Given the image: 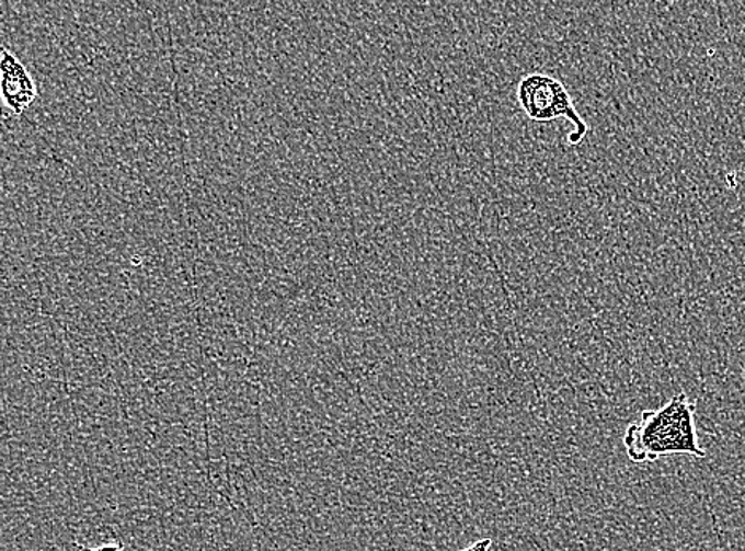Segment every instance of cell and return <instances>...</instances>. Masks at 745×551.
<instances>
[{
  "instance_id": "6da1fadb",
  "label": "cell",
  "mask_w": 745,
  "mask_h": 551,
  "mask_svg": "<svg viewBox=\"0 0 745 551\" xmlns=\"http://www.w3.org/2000/svg\"><path fill=\"white\" fill-rule=\"evenodd\" d=\"M695 410V402L683 393L674 395L663 407L642 412L641 418L624 431L623 445L628 458L638 464L676 455L704 458Z\"/></svg>"
},
{
  "instance_id": "7a4b0ae2",
  "label": "cell",
  "mask_w": 745,
  "mask_h": 551,
  "mask_svg": "<svg viewBox=\"0 0 745 551\" xmlns=\"http://www.w3.org/2000/svg\"><path fill=\"white\" fill-rule=\"evenodd\" d=\"M517 101L522 111L532 122L549 123L566 118L574 130L568 136L571 145L582 144L589 127L575 108L570 91L563 81L547 73H528L518 83Z\"/></svg>"
},
{
  "instance_id": "3957f363",
  "label": "cell",
  "mask_w": 745,
  "mask_h": 551,
  "mask_svg": "<svg viewBox=\"0 0 745 551\" xmlns=\"http://www.w3.org/2000/svg\"><path fill=\"white\" fill-rule=\"evenodd\" d=\"M2 97L16 116L23 115L37 97V84L15 53L2 48Z\"/></svg>"
},
{
  "instance_id": "277c9868",
  "label": "cell",
  "mask_w": 745,
  "mask_h": 551,
  "mask_svg": "<svg viewBox=\"0 0 745 551\" xmlns=\"http://www.w3.org/2000/svg\"><path fill=\"white\" fill-rule=\"evenodd\" d=\"M492 539H480L477 542L471 543V546L465 547L460 551H490L492 549Z\"/></svg>"
},
{
  "instance_id": "5b68a950",
  "label": "cell",
  "mask_w": 745,
  "mask_h": 551,
  "mask_svg": "<svg viewBox=\"0 0 745 551\" xmlns=\"http://www.w3.org/2000/svg\"><path fill=\"white\" fill-rule=\"evenodd\" d=\"M90 551H125L118 543H104V546L95 547V549Z\"/></svg>"
}]
</instances>
